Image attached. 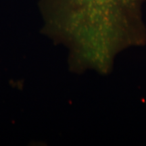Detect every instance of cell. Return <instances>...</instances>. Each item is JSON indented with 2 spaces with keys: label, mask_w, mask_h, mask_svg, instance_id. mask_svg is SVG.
Here are the masks:
<instances>
[{
  "label": "cell",
  "mask_w": 146,
  "mask_h": 146,
  "mask_svg": "<svg viewBox=\"0 0 146 146\" xmlns=\"http://www.w3.org/2000/svg\"><path fill=\"white\" fill-rule=\"evenodd\" d=\"M91 7H95L96 14L108 12L110 8L118 3H124L127 0H85Z\"/></svg>",
  "instance_id": "obj_1"
}]
</instances>
